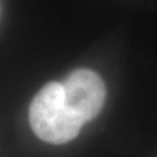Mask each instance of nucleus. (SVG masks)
Returning <instances> with one entry per match:
<instances>
[{"label":"nucleus","mask_w":157,"mask_h":157,"mask_svg":"<svg viewBox=\"0 0 157 157\" xmlns=\"http://www.w3.org/2000/svg\"><path fill=\"white\" fill-rule=\"evenodd\" d=\"M29 124L39 140L50 144H66L78 135L84 124L68 108L63 84L47 83L29 105Z\"/></svg>","instance_id":"1"},{"label":"nucleus","mask_w":157,"mask_h":157,"mask_svg":"<svg viewBox=\"0 0 157 157\" xmlns=\"http://www.w3.org/2000/svg\"><path fill=\"white\" fill-rule=\"evenodd\" d=\"M68 108L83 124L101 113L106 99V87L102 77L89 68H77L61 82Z\"/></svg>","instance_id":"2"}]
</instances>
